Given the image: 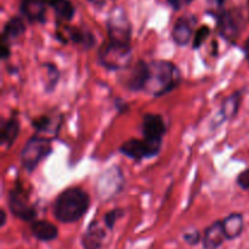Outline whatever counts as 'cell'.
<instances>
[{
    "instance_id": "cell-1",
    "label": "cell",
    "mask_w": 249,
    "mask_h": 249,
    "mask_svg": "<svg viewBox=\"0 0 249 249\" xmlns=\"http://www.w3.org/2000/svg\"><path fill=\"white\" fill-rule=\"evenodd\" d=\"M90 207V197L78 187L63 190L55 200L53 215L63 224H72L82 219Z\"/></svg>"
},
{
    "instance_id": "cell-2",
    "label": "cell",
    "mask_w": 249,
    "mask_h": 249,
    "mask_svg": "<svg viewBox=\"0 0 249 249\" xmlns=\"http://www.w3.org/2000/svg\"><path fill=\"white\" fill-rule=\"evenodd\" d=\"M148 65L150 73L143 92L153 97H162L174 90L181 82V72L179 67L170 61L157 60Z\"/></svg>"
},
{
    "instance_id": "cell-3",
    "label": "cell",
    "mask_w": 249,
    "mask_h": 249,
    "mask_svg": "<svg viewBox=\"0 0 249 249\" xmlns=\"http://www.w3.org/2000/svg\"><path fill=\"white\" fill-rule=\"evenodd\" d=\"M131 59L130 44L105 42L99 50V61L108 70H121L129 65Z\"/></svg>"
},
{
    "instance_id": "cell-4",
    "label": "cell",
    "mask_w": 249,
    "mask_h": 249,
    "mask_svg": "<svg viewBox=\"0 0 249 249\" xmlns=\"http://www.w3.org/2000/svg\"><path fill=\"white\" fill-rule=\"evenodd\" d=\"M51 151H53V145H51L50 139L44 138L38 134L33 136L22 149V165L28 172H32L41 160L50 155Z\"/></svg>"
},
{
    "instance_id": "cell-5",
    "label": "cell",
    "mask_w": 249,
    "mask_h": 249,
    "mask_svg": "<svg viewBox=\"0 0 249 249\" xmlns=\"http://www.w3.org/2000/svg\"><path fill=\"white\" fill-rule=\"evenodd\" d=\"M108 41L129 44L131 37V26L125 11L122 7H114L107 20Z\"/></svg>"
},
{
    "instance_id": "cell-6",
    "label": "cell",
    "mask_w": 249,
    "mask_h": 249,
    "mask_svg": "<svg viewBox=\"0 0 249 249\" xmlns=\"http://www.w3.org/2000/svg\"><path fill=\"white\" fill-rule=\"evenodd\" d=\"M162 148V142L150 141V139H136L131 138L129 141L124 142L119 148L121 153L134 160H142V159L152 158L160 153Z\"/></svg>"
},
{
    "instance_id": "cell-7",
    "label": "cell",
    "mask_w": 249,
    "mask_h": 249,
    "mask_svg": "<svg viewBox=\"0 0 249 249\" xmlns=\"http://www.w3.org/2000/svg\"><path fill=\"white\" fill-rule=\"evenodd\" d=\"M9 208L15 216L23 221L31 222L36 216V209L29 204L27 193H24L23 188L19 185L9 192Z\"/></svg>"
},
{
    "instance_id": "cell-8",
    "label": "cell",
    "mask_w": 249,
    "mask_h": 249,
    "mask_svg": "<svg viewBox=\"0 0 249 249\" xmlns=\"http://www.w3.org/2000/svg\"><path fill=\"white\" fill-rule=\"evenodd\" d=\"M142 129L143 138L150 141L163 142V136L167 131L164 119L157 114H146L142 119Z\"/></svg>"
},
{
    "instance_id": "cell-9",
    "label": "cell",
    "mask_w": 249,
    "mask_h": 249,
    "mask_svg": "<svg viewBox=\"0 0 249 249\" xmlns=\"http://www.w3.org/2000/svg\"><path fill=\"white\" fill-rule=\"evenodd\" d=\"M148 73H150V65L143 60H139L133 66V68L129 72L125 81V87L128 89L134 90H143L145 89L146 82H147Z\"/></svg>"
},
{
    "instance_id": "cell-10",
    "label": "cell",
    "mask_w": 249,
    "mask_h": 249,
    "mask_svg": "<svg viewBox=\"0 0 249 249\" xmlns=\"http://www.w3.org/2000/svg\"><path fill=\"white\" fill-rule=\"evenodd\" d=\"M218 27L224 38L228 41H233L240 32V19L233 11L223 10L218 15Z\"/></svg>"
},
{
    "instance_id": "cell-11",
    "label": "cell",
    "mask_w": 249,
    "mask_h": 249,
    "mask_svg": "<svg viewBox=\"0 0 249 249\" xmlns=\"http://www.w3.org/2000/svg\"><path fill=\"white\" fill-rule=\"evenodd\" d=\"M196 23V19L192 17H179L174 23L172 31L173 41L180 46L189 44L191 41L192 33H194V24Z\"/></svg>"
},
{
    "instance_id": "cell-12",
    "label": "cell",
    "mask_w": 249,
    "mask_h": 249,
    "mask_svg": "<svg viewBox=\"0 0 249 249\" xmlns=\"http://www.w3.org/2000/svg\"><path fill=\"white\" fill-rule=\"evenodd\" d=\"M21 12L29 22L45 21V1L44 0H21Z\"/></svg>"
},
{
    "instance_id": "cell-13",
    "label": "cell",
    "mask_w": 249,
    "mask_h": 249,
    "mask_svg": "<svg viewBox=\"0 0 249 249\" xmlns=\"http://www.w3.org/2000/svg\"><path fill=\"white\" fill-rule=\"evenodd\" d=\"M225 239L226 236L224 232L223 222L215 221L204 231L203 247L204 249H218Z\"/></svg>"
},
{
    "instance_id": "cell-14",
    "label": "cell",
    "mask_w": 249,
    "mask_h": 249,
    "mask_svg": "<svg viewBox=\"0 0 249 249\" xmlns=\"http://www.w3.org/2000/svg\"><path fill=\"white\" fill-rule=\"evenodd\" d=\"M26 32V24L23 19L19 16H14L5 23L4 31H2V42L4 44H10L18 39L22 34Z\"/></svg>"
},
{
    "instance_id": "cell-15",
    "label": "cell",
    "mask_w": 249,
    "mask_h": 249,
    "mask_svg": "<svg viewBox=\"0 0 249 249\" xmlns=\"http://www.w3.org/2000/svg\"><path fill=\"white\" fill-rule=\"evenodd\" d=\"M105 236L106 233H105L104 228L96 221L91 222L83 236V247L84 249H100Z\"/></svg>"
},
{
    "instance_id": "cell-16",
    "label": "cell",
    "mask_w": 249,
    "mask_h": 249,
    "mask_svg": "<svg viewBox=\"0 0 249 249\" xmlns=\"http://www.w3.org/2000/svg\"><path fill=\"white\" fill-rule=\"evenodd\" d=\"M32 233L39 239V241L43 242H50L57 237L58 229L51 222L46 221V220H36L33 221L31 225Z\"/></svg>"
},
{
    "instance_id": "cell-17",
    "label": "cell",
    "mask_w": 249,
    "mask_h": 249,
    "mask_svg": "<svg viewBox=\"0 0 249 249\" xmlns=\"http://www.w3.org/2000/svg\"><path fill=\"white\" fill-rule=\"evenodd\" d=\"M241 100H242V93L236 92L233 94L229 95L225 100L223 102L221 109L219 111V116H220V122L225 121V120L233 119L237 115L238 109H240Z\"/></svg>"
},
{
    "instance_id": "cell-18",
    "label": "cell",
    "mask_w": 249,
    "mask_h": 249,
    "mask_svg": "<svg viewBox=\"0 0 249 249\" xmlns=\"http://www.w3.org/2000/svg\"><path fill=\"white\" fill-rule=\"evenodd\" d=\"M221 222H223L226 239H235L242 233L245 224H243V216L240 212H232Z\"/></svg>"
},
{
    "instance_id": "cell-19",
    "label": "cell",
    "mask_w": 249,
    "mask_h": 249,
    "mask_svg": "<svg viewBox=\"0 0 249 249\" xmlns=\"http://www.w3.org/2000/svg\"><path fill=\"white\" fill-rule=\"evenodd\" d=\"M68 37L71 41L77 45L83 46L84 49H90L95 45L96 41H95L94 34L87 29L78 28V27H70L67 29Z\"/></svg>"
},
{
    "instance_id": "cell-20",
    "label": "cell",
    "mask_w": 249,
    "mask_h": 249,
    "mask_svg": "<svg viewBox=\"0 0 249 249\" xmlns=\"http://www.w3.org/2000/svg\"><path fill=\"white\" fill-rule=\"evenodd\" d=\"M19 122L16 116L10 117L1 126V144L5 146H11L18 137Z\"/></svg>"
},
{
    "instance_id": "cell-21",
    "label": "cell",
    "mask_w": 249,
    "mask_h": 249,
    "mask_svg": "<svg viewBox=\"0 0 249 249\" xmlns=\"http://www.w3.org/2000/svg\"><path fill=\"white\" fill-rule=\"evenodd\" d=\"M101 180H105L106 182H108V186H105V187L99 188L100 193L101 194H105L107 198H109L111 195H113L112 193L111 187H114L117 190H119V188L122 187V175L119 168L113 167L111 170H108L107 172H105L104 176H101Z\"/></svg>"
},
{
    "instance_id": "cell-22",
    "label": "cell",
    "mask_w": 249,
    "mask_h": 249,
    "mask_svg": "<svg viewBox=\"0 0 249 249\" xmlns=\"http://www.w3.org/2000/svg\"><path fill=\"white\" fill-rule=\"evenodd\" d=\"M41 70L44 71V85H45V90L48 93L53 92L55 89L56 84H57L58 80H60V72L56 68L55 65L53 63H44L41 66Z\"/></svg>"
},
{
    "instance_id": "cell-23",
    "label": "cell",
    "mask_w": 249,
    "mask_h": 249,
    "mask_svg": "<svg viewBox=\"0 0 249 249\" xmlns=\"http://www.w3.org/2000/svg\"><path fill=\"white\" fill-rule=\"evenodd\" d=\"M50 5L61 20L71 21L74 16V6L70 0H53Z\"/></svg>"
},
{
    "instance_id": "cell-24",
    "label": "cell",
    "mask_w": 249,
    "mask_h": 249,
    "mask_svg": "<svg viewBox=\"0 0 249 249\" xmlns=\"http://www.w3.org/2000/svg\"><path fill=\"white\" fill-rule=\"evenodd\" d=\"M209 34H211V29L207 26L199 27L198 29L195 33V41H194V49L201 48L202 44L206 42V39L208 38Z\"/></svg>"
},
{
    "instance_id": "cell-25",
    "label": "cell",
    "mask_w": 249,
    "mask_h": 249,
    "mask_svg": "<svg viewBox=\"0 0 249 249\" xmlns=\"http://www.w3.org/2000/svg\"><path fill=\"white\" fill-rule=\"evenodd\" d=\"M123 215H124L123 209H119V208H117V209L111 210V211H108L106 215H105V225H106L109 229H112L113 228L114 224L117 222V220L121 219Z\"/></svg>"
},
{
    "instance_id": "cell-26",
    "label": "cell",
    "mask_w": 249,
    "mask_h": 249,
    "mask_svg": "<svg viewBox=\"0 0 249 249\" xmlns=\"http://www.w3.org/2000/svg\"><path fill=\"white\" fill-rule=\"evenodd\" d=\"M237 185L242 189L249 190V167L243 170L240 175L237 176Z\"/></svg>"
},
{
    "instance_id": "cell-27",
    "label": "cell",
    "mask_w": 249,
    "mask_h": 249,
    "mask_svg": "<svg viewBox=\"0 0 249 249\" xmlns=\"http://www.w3.org/2000/svg\"><path fill=\"white\" fill-rule=\"evenodd\" d=\"M49 124H50V119L48 116H40L33 121V126L38 131H45V129H48Z\"/></svg>"
},
{
    "instance_id": "cell-28",
    "label": "cell",
    "mask_w": 249,
    "mask_h": 249,
    "mask_svg": "<svg viewBox=\"0 0 249 249\" xmlns=\"http://www.w3.org/2000/svg\"><path fill=\"white\" fill-rule=\"evenodd\" d=\"M199 238H201V236H199V232L197 231V229L191 232H186V233L184 234V239L186 241V243L191 244V246H195V244L198 243Z\"/></svg>"
},
{
    "instance_id": "cell-29",
    "label": "cell",
    "mask_w": 249,
    "mask_h": 249,
    "mask_svg": "<svg viewBox=\"0 0 249 249\" xmlns=\"http://www.w3.org/2000/svg\"><path fill=\"white\" fill-rule=\"evenodd\" d=\"M168 4L170 5V6L173 7L174 10H181L184 9V7L189 6L190 4H191L194 0H167Z\"/></svg>"
},
{
    "instance_id": "cell-30",
    "label": "cell",
    "mask_w": 249,
    "mask_h": 249,
    "mask_svg": "<svg viewBox=\"0 0 249 249\" xmlns=\"http://www.w3.org/2000/svg\"><path fill=\"white\" fill-rule=\"evenodd\" d=\"M88 1H89L91 5H94L96 9H101V7L105 5V2H106V0H88Z\"/></svg>"
},
{
    "instance_id": "cell-31",
    "label": "cell",
    "mask_w": 249,
    "mask_h": 249,
    "mask_svg": "<svg viewBox=\"0 0 249 249\" xmlns=\"http://www.w3.org/2000/svg\"><path fill=\"white\" fill-rule=\"evenodd\" d=\"M243 50H245V55H246V59H247V61L249 62V37L248 39L246 41L245 43V46H243Z\"/></svg>"
},
{
    "instance_id": "cell-32",
    "label": "cell",
    "mask_w": 249,
    "mask_h": 249,
    "mask_svg": "<svg viewBox=\"0 0 249 249\" xmlns=\"http://www.w3.org/2000/svg\"><path fill=\"white\" fill-rule=\"evenodd\" d=\"M0 214H1V220H0V226H4L5 224H6V212L4 211V210H1L0 211Z\"/></svg>"
},
{
    "instance_id": "cell-33",
    "label": "cell",
    "mask_w": 249,
    "mask_h": 249,
    "mask_svg": "<svg viewBox=\"0 0 249 249\" xmlns=\"http://www.w3.org/2000/svg\"><path fill=\"white\" fill-rule=\"evenodd\" d=\"M44 1H45V2H48V4H51V2H53V0H44Z\"/></svg>"
}]
</instances>
